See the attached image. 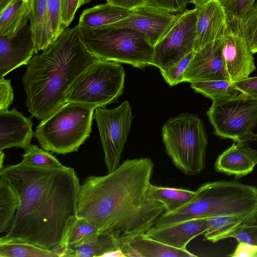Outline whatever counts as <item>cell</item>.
Masks as SVG:
<instances>
[{
	"instance_id": "obj_1",
	"label": "cell",
	"mask_w": 257,
	"mask_h": 257,
	"mask_svg": "<svg viewBox=\"0 0 257 257\" xmlns=\"http://www.w3.org/2000/svg\"><path fill=\"white\" fill-rule=\"evenodd\" d=\"M0 176L15 190L19 205L0 243L28 242L51 250L62 242L77 215L80 184L74 169L20 163L4 166Z\"/></svg>"
},
{
	"instance_id": "obj_2",
	"label": "cell",
	"mask_w": 257,
	"mask_h": 257,
	"mask_svg": "<svg viewBox=\"0 0 257 257\" xmlns=\"http://www.w3.org/2000/svg\"><path fill=\"white\" fill-rule=\"evenodd\" d=\"M154 165L150 158L127 159L105 176L86 178L80 185L78 216L99 231L145 233L166 211L150 193Z\"/></svg>"
},
{
	"instance_id": "obj_3",
	"label": "cell",
	"mask_w": 257,
	"mask_h": 257,
	"mask_svg": "<svg viewBox=\"0 0 257 257\" xmlns=\"http://www.w3.org/2000/svg\"><path fill=\"white\" fill-rule=\"evenodd\" d=\"M99 59L87 48L78 24L68 27L27 65L22 82L32 116L46 119L66 103V93L86 68Z\"/></svg>"
},
{
	"instance_id": "obj_4",
	"label": "cell",
	"mask_w": 257,
	"mask_h": 257,
	"mask_svg": "<svg viewBox=\"0 0 257 257\" xmlns=\"http://www.w3.org/2000/svg\"><path fill=\"white\" fill-rule=\"evenodd\" d=\"M188 203L171 212H165L154 225L160 227L198 218L237 216L257 222V187L237 179L209 182L196 191Z\"/></svg>"
},
{
	"instance_id": "obj_5",
	"label": "cell",
	"mask_w": 257,
	"mask_h": 257,
	"mask_svg": "<svg viewBox=\"0 0 257 257\" xmlns=\"http://www.w3.org/2000/svg\"><path fill=\"white\" fill-rule=\"evenodd\" d=\"M82 29L86 46L99 59L138 68L152 65L154 47L140 31L112 24Z\"/></svg>"
},
{
	"instance_id": "obj_6",
	"label": "cell",
	"mask_w": 257,
	"mask_h": 257,
	"mask_svg": "<svg viewBox=\"0 0 257 257\" xmlns=\"http://www.w3.org/2000/svg\"><path fill=\"white\" fill-rule=\"evenodd\" d=\"M95 109L79 103L64 104L36 128L42 148L58 154L77 151L90 135Z\"/></svg>"
},
{
	"instance_id": "obj_7",
	"label": "cell",
	"mask_w": 257,
	"mask_h": 257,
	"mask_svg": "<svg viewBox=\"0 0 257 257\" xmlns=\"http://www.w3.org/2000/svg\"><path fill=\"white\" fill-rule=\"evenodd\" d=\"M162 134L166 151L177 169L189 176L204 169L208 139L198 116L185 112L170 118L163 125Z\"/></svg>"
},
{
	"instance_id": "obj_8",
	"label": "cell",
	"mask_w": 257,
	"mask_h": 257,
	"mask_svg": "<svg viewBox=\"0 0 257 257\" xmlns=\"http://www.w3.org/2000/svg\"><path fill=\"white\" fill-rule=\"evenodd\" d=\"M125 72L118 62L98 59L68 89L66 102H76L95 109L114 102L123 92Z\"/></svg>"
},
{
	"instance_id": "obj_9",
	"label": "cell",
	"mask_w": 257,
	"mask_h": 257,
	"mask_svg": "<svg viewBox=\"0 0 257 257\" xmlns=\"http://www.w3.org/2000/svg\"><path fill=\"white\" fill-rule=\"evenodd\" d=\"M207 115L215 135L235 143L248 144L257 123V97L240 92L235 96L213 101Z\"/></svg>"
},
{
	"instance_id": "obj_10",
	"label": "cell",
	"mask_w": 257,
	"mask_h": 257,
	"mask_svg": "<svg viewBox=\"0 0 257 257\" xmlns=\"http://www.w3.org/2000/svg\"><path fill=\"white\" fill-rule=\"evenodd\" d=\"M93 118L98 126L108 173H111L120 165L133 119L131 106L125 100L113 109L98 107Z\"/></svg>"
},
{
	"instance_id": "obj_11",
	"label": "cell",
	"mask_w": 257,
	"mask_h": 257,
	"mask_svg": "<svg viewBox=\"0 0 257 257\" xmlns=\"http://www.w3.org/2000/svg\"><path fill=\"white\" fill-rule=\"evenodd\" d=\"M197 9L178 15L164 36L154 46L152 65L164 71L193 51Z\"/></svg>"
},
{
	"instance_id": "obj_12",
	"label": "cell",
	"mask_w": 257,
	"mask_h": 257,
	"mask_svg": "<svg viewBox=\"0 0 257 257\" xmlns=\"http://www.w3.org/2000/svg\"><path fill=\"white\" fill-rule=\"evenodd\" d=\"M222 54L230 81L246 79L255 70L253 54L240 30L238 21L228 22L223 38Z\"/></svg>"
},
{
	"instance_id": "obj_13",
	"label": "cell",
	"mask_w": 257,
	"mask_h": 257,
	"mask_svg": "<svg viewBox=\"0 0 257 257\" xmlns=\"http://www.w3.org/2000/svg\"><path fill=\"white\" fill-rule=\"evenodd\" d=\"M222 39L212 42L193 52L183 74V82L230 80L222 54Z\"/></svg>"
},
{
	"instance_id": "obj_14",
	"label": "cell",
	"mask_w": 257,
	"mask_h": 257,
	"mask_svg": "<svg viewBox=\"0 0 257 257\" xmlns=\"http://www.w3.org/2000/svg\"><path fill=\"white\" fill-rule=\"evenodd\" d=\"M196 35L193 51L223 38L228 28V19L221 0H208L198 7Z\"/></svg>"
},
{
	"instance_id": "obj_15",
	"label": "cell",
	"mask_w": 257,
	"mask_h": 257,
	"mask_svg": "<svg viewBox=\"0 0 257 257\" xmlns=\"http://www.w3.org/2000/svg\"><path fill=\"white\" fill-rule=\"evenodd\" d=\"M178 15L144 6L134 10L124 19L111 24L140 31L154 47L168 31Z\"/></svg>"
},
{
	"instance_id": "obj_16",
	"label": "cell",
	"mask_w": 257,
	"mask_h": 257,
	"mask_svg": "<svg viewBox=\"0 0 257 257\" xmlns=\"http://www.w3.org/2000/svg\"><path fill=\"white\" fill-rule=\"evenodd\" d=\"M35 54L30 25L12 37L0 36V78L20 66L27 65Z\"/></svg>"
},
{
	"instance_id": "obj_17",
	"label": "cell",
	"mask_w": 257,
	"mask_h": 257,
	"mask_svg": "<svg viewBox=\"0 0 257 257\" xmlns=\"http://www.w3.org/2000/svg\"><path fill=\"white\" fill-rule=\"evenodd\" d=\"M33 122L14 108L0 110V151L13 147L26 150L35 135Z\"/></svg>"
},
{
	"instance_id": "obj_18",
	"label": "cell",
	"mask_w": 257,
	"mask_h": 257,
	"mask_svg": "<svg viewBox=\"0 0 257 257\" xmlns=\"http://www.w3.org/2000/svg\"><path fill=\"white\" fill-rule=\"evenodd\" d=\"M207 227V218H198L163 227L152 226L145 233L169 246L187 249L188 243L196 236L204 233Z\"/></svg>"
},
{
	"instance_id": "obj_19",
	"label": "cell",
	"mask_w": 257,
	"mask_h": 257,
	"mask_svg": "<svg viewBox=\"0 0 257 257\" xmlns=\"http://www.w3.org/2000/svg\"><path fill=\"white\" fill-rule=\"evenodd\" d=\"M256 163L254 149L245 143H235L217 158L215 170L227 176L239 179L252 172Z\"/></svg>"
},
{
	"instance_id": "obj_20",
	"label": "cell",
	"mask_w": 257,
	"mask_h": 257,
	"mask_svg": "<svg viewBox=\"0 0 257 257\" xmlns=\"http://www.w3.org/2000/svg\"><path fill=\"white\" fill-rule=\"evenodd\" d=\"M119 231H97L84 238L69 248L72 257L101 256L109 251L120 249Z\"/></svg>"
},
{
	"instance_id": "obj_21",
	"label": "cell",
	"mask_w": 257,
	"mask_h": 257,
	"mask_svg": "<svg viewBox=\"0 0 257 257\" xmlns=\"http://www.w3.org/2000/svg\"><path fill=\"white\" fill-rule=\"evenodd\" d=\"M127 241L142 257H194L197 255L187 249L175 248L155 240L145 233L120 235Z\"/></svg>"
},
{
	"instance_id": "obj_22",
	"label": "cell",
	"mask_w": 257,
	"mask_h": 257,
	"mask_svg": "<svg viewBox=\"0 0 257 257\" xmlns=\"http://www.w3.org/2000/svg\"><path fill=\"white\" fill-rule=\"evenodd\" d=\"M29 20L37 54L54 41L47 0H33Z\"/></svg>"
},
{
	"instance_id": "obj_23",
	"label": "cell",
	"mask_w": 257,
	"mask_h": 257,
	"mask_svg": "<svg viewBox=\"0 0 257 257\" xmlns=\"http://www.w3.org/2000/svg\"><path fill=\"white\" fill-rule=\"evenodd\" d=\"M33 0H14L0 12V36L12 37L28 25Z\"/></svg>"
},
{
	"instance_id": "obj_24",
	"label": "cell",
	"mask_w": 257,
	"mask_h": 257,
	"mask_svg": "<svg viewBox=\"0 0 257 257\" xmlns=\"http://www.w3.org/2000/svg\"><path fill=\"white\" fill-rule=\"evenodd\" d=\"M133 11L107 3L100 4L84 10L80 15L78 24L82 28H95L123 20Z\"/></svg>"
},
{
	"instance_id": "obj_25",
	"label": "cell",
	"mask_w": 257,
	"mask_h": 257,
	"mask_svg": "<svg viewBox=\"0 0 257 257\" xmlns=\"http://www.w3.org/2000/svg\"><path fill=\"white\" fill-rule=\"evenodd\" d=\"M205 238L212 242L232 237L238 229L244 224H252L253 221L237 216H219L207 218Z\"/></svg>"
},
{
	"instance_id": "obj_26",
	"label": "cell",
	"mask_w": 257,
	"mask_h": 257,
	"mask_svg": "<svg viewBox=\"0 0 257 257\" xmlns=\"http://www.w3.org/2000/svg\"><path fill=\"white\" fill-rule=\"evenodd\" d=\"M19 205L17 193L4 178L0 179V233L7 232L14 219Z\"/></svg>"
},
{
	"instance_id": "obj_27",
	"label": "cell",
	"mask_w": 257,
	"mask_h": 257,
	"mask_svg": "<svg viewBox=\"0 0 257 257\" xmlns=\"http://www.w3.org/2000/svg\"><path fill=\"white\" fill-rule=\"evenodd\" d=\"M191 87L195 92L210 98L212 101L222 100L236 96L240 92L230 80H214L193 81Z\"/></svg>"
},
{
	"instance_id": "obj_28",
	"label": "cell",
	"mask_w": 257,
	"mask_h": 257,
	"mask_svg": "<svg viewBox=\"0 0 257 257\" xmlns=\"http://www.w3.org/2000/svg\"><path fill=\"white\" fill-rule=\"evenodd\" d=\"M150 193L155 199L160 201L165 204V212H171L181 207L190 202L196 193V191L156 186L152 184Z\"/></svg>"
},
{
	"instance_id": "obj_29",
	"label": "cell",
	"mask_w": 257,
	"mask_h": 257,
	"mask_svg": "<svg viewBox=\"0 0 257 257\" xmlns=\"http://www.w3.org/2000/svg\"><path fill=\"white\" fill-rule=\"evenodd\" d=\"M0 257H56L51 250L28 242L0 243Z\"/></svg>"
},
{
	"instance_id": "obj_30",
	"label": "cell",
	"mask_w": 257,
	"mask_h": 257,
	"mask_svg": "<svg viewBox=\"0 0 257 257\" xmlns=\"http://www.w3.org/2000/svg\"><path fill=\"white\" fill-rule=\"evenodd\" d=\"M97 231L98 229L86 218L78 216L60 243L70 247Z\"/></svg>"
},
{
	"instance_id": "obj_31",
	"label": "cell",
	"mask_w": 257,
	"mask_h": 257,
	"mask_svg": "<svg viewBox=\"0 0 257 257\" xmlns=\"http://www.w3.org/2000/svg\"><path fill=\"white\" fill-rule=\"evenodd\" d=\"M22 155V162L33 166L44 167H59L63 166L49 151L31 145Z\"/></svg>"
},
{
	"instance_id": "obj_32",
	"label": "cell",
	"mask_w": 257,
	"mask_h": 257,
	"mask_svg": "<svg viewBox=\"0 0 257 257\" xmlns=\"http://www.w3.org/2000/svg\"><path fill=\"white\" fill-rule=\"evenodd\" d=\"M240 30L253 54L257 53V2L247 14L238 21Z\"/></svg>"
},
{
	"instance_id": "obj_33",
	"label": "cell",
	"mask_w": 257,
	"mask_h": 257,
	"mask_svg": "<svg viewBox=\"0 0 257 257\" xmlns=\"http://www.w3.org/2000/svg\"><path fill=\"white\" fill-rule=\"evenodd\" d=\"M228 22L240 21L247 14L255 0H221Z\"/></svg>"
},
{
	"instance_id": "obj_34",
	"label": "cell",
	"mask_w": 257,
	"mask_h": 257,
	"mask_svg": "<svg viewBox=\"0 0 257 257\" xmlns=\"http://www.w3.org/2000/svg\"><path fill=\"white\" fill-rule=\"evenodd\" d=\"M47 4L54 41L66 29L62 22V0H47Z\"/></svg>"
},
{
	"instance_id": "obj_35",
	"label": "cell",
	"mask_w": 257,
	"mask_h": 257,
	"mask_svg": "<svg viewBox=\"0 0 257 257\" xmlns=\"http://www.w3.org/2000/svg\"><path fill=\"white\" fill-rule=\"evenodd\" d=\"M193 52L188 54L174 66L161 72L164 80L170 86H173L183 82V74L192 59Z\"/></svg>"
},
{
	"instance_id": "obj_36",
	"label": "cell",
	"mask_w": 257,
	"mask_h": 257,
	"mask_svg": "<svg viewBox=\"0 0 257 257\" xmlns=\"http://www.w3.org/2000/svg\"><path fill=\"white\" fill-rule=\"evenodd\" d=\"M189 0H148L144 6L158 11L179 14L185 11Z\"/></svg>"
},
{
	"instance_id": "obj_37",
	"label": "cell",
	"mask_w": 257,
	"mask_h": 257,
	"mask_svg": "<svg viewBox=\"0 0 257 257\" xmlns=\"http://www.w3.org/2000/svg\"><path fill=\"white\" fill-rule=\"evenodd\" d=\"M92 0H62V22L68 27L73 21L77 11Z\"/></svg>"
},
{
	"instance_id": "obj_38",
	"label": "cell",
	"mask_w": 257,
	"mask_h": 257,
	"mask_svg": "<svg viewBox=\"0 0 257 257\" xmlns=\"http://www.w3.org/2000/svg\"><path fill=\"white\" fill-rule=\"evenodd\" d=\"M238 242L257 246V222L242 225L232 236Z\"/></svg>"
},
{
	"instance_id": "obj_39",
	"label": "cell",
	"mask_w": 257,
	"mask_h": 257,
	"mask_svg": "<svg viewBox=\"0 0 257 257\" xmlns=\"http://www.w3.org/2000/svg\"><path fill=\"white\" fill-rule=\"evenodd\" d=\"M11 80L0 78V110L8 109L14 98Z\"/></svg>"
},
{
	"instance_id": "obj_40",
	"label": "cell",
	"mask_w": 257,
	"mask_h": 257,
	"mask_svg": "<svg viewBox=\"0 0 257 257\" xmlns=\"http://www.w3.org/2000/svg\"><path fill=\"white\" fill-rule=\"evenodd\" d=\"M234 84L240 92L257 97V77H248Z\"/></svg>"
},
{
	"instance_id": "obj_41",
	"label": "cell",
	"mask_w": 257,
	"mask_h": 257,
	"mask_svg": "<svg viewBox=\"0 0 257 257\" xmlns=\"http://www.w3.org/2000/svg\"><path fill=\"white\" fill-rule=\"evenodd\" d=\"M227 256L257 257V246L239 242L233 252Z\"/></svg>"
},
{
	"instance_id": "obj_42",
	"label": "cell",
	"mask_w": 257,
	"mask_h": 257,
	"mask_svg": "<svg viewBox=\"0 0 257 257\" xmlns=\"http://www.w3.org/2000/svg\"><path fill=\"white\" fill-rule=\"evenodd\" d=\"M148 0H106V3L124 9L134 11L144 7Z\"/></svg>"
},
{
	"instance_id": "obj_43",
	"label": "cell",
	"mask_w": 257,
	"mask_h": 257,
	"mask_svg": "<svg viewBox=\"0 0 257 257\" xmlns=\"http://www.w3.org/2000/svg\"><path fill=\"white\" fill-rule=\"evenodd\" d=\"M119 248L125 257H142L141 255L125 240L119 236Z\"/></svg>"
},
{
	"instance_id": "obj_44",
	"label": "cell",
	"mask_w": 257,
	"mask_h": 257,
	"mask_svg": "<svg viewBox=\"0 0 257 257\" xmlns=\"http://www.w3.org/2000/svg\"><path fill=\"white\" fill-rule=\"evenodd\" d=\"M125 257L120 249L115 250L105 253L102 257Z\"/></svg>"
},
{
	"instance_id": "obj_45",
	"label": "cell",
	"mask_w": 257,
	"mask_h": 257,
	"mask_svg": "<svg viewBox=\"0 0 257 257\" xmlns=\"http://www.w3.org/2000/svg\"><path fill=\"white\" fill-rule=\"evenodd\" d=\"M14 0H0V12L3 11L10 3Z\"/></svg>"
},
{
	"instance_id": "obj_46",
	"label": "cell",
	"mask_w": 257,
	"mask_h": 257,
	"mask_svg": "<svg viewBox=\"0 0 257 257\" xmlns=\"http://www.w3.org/2000/svg\"><path fill=\"white\" fill-rule=\"evenodd\" d=\"M257 128V123L255 126V128ZM255 141L257 142V134H254L252 138L250 140L251 142ZM254 160L256 164H257V150L254 149Z\"/></svg>"
},
{
	"instance_id": "obj_47",
	"label": "cell",
	"mask_w": 257,
	"mask_h": 257,
	"mask_svg": "<svg viewBox=\"0 0 257 257\" xmlns=\"http://www.w3.org/2000/svg\"><path fill=\"white\" fill-rule=\"evenodd\" d=\"M190 3H192L195 5V7H198L201 5L208 0H189Z\"/></svg>"
},
{
	"instance_id": "obj_48",
	"label": "cell",
	"mask_w": 257,
	"mask_h": 257,
	"mask_svg": "<svg viewBox=\"0 0 257 257\" xmlns=\"http://www.w3.org/2000/svg\"><path fill=\"white\" fill-rule=\"evenodd\" d=\"M5 157V154L3 153L2 151H0V169H1L4 167L3 162L4 161Z\"/></svg>"
}]
</instances>
